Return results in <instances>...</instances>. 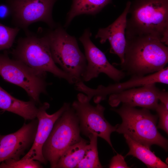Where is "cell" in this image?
<instances>
[{
	"label": "cell",
	"mask_w": 168,
	"mask_h": 168,
	"mask_svg": "<svg viewBox=\"0 0 168 168\" xmlns=\"http://www.w3.org/2000/svg\"><path fill=\"white\" fill-rule=\"evenodd\" d=\"M126 38L149 37L168 44V0H138L130 5Z\"/></svg>",
	"instance_id": "cell-1"
},
{
	"label": "cell",
	"mask_w": 168,
	"mask_h": 168,
	"mask_svg": "<svg viewBox=\"0 0 168 168\" xmlns=\"http://www.w3.org/2000/svg\"><path fill=\"white\" fill-rule=\"evenodd\" d=\"M122 70L132 76H143L164 68L168 62V48L159 40L149 37L126 38Z\"/></svg>",
	"instance_id": "cell-2"
},
{
	"label": "cell",
	"mask_w": 168,
	"mask_h": 168,
	"mask_svg": "<svg viewBox=\"0 0 168 168\" xmlns=\"http://www.w3.org/2000/svg\"><path fill=\"white\" fill-rule=\"evenodd\" d=\"M113 110L122 119V123L117 124L116 131L126 134L149 149L155 144L167 150L168 140L157 129V115L152 114L148 109H138L124 104L120 108Z\"/></svg>",
	"instance_id": "cell-3"
},
{
	"label": "cell",
	"mask_w": 168,
	"mask_h": 168,
	"mask_svg": "<svg viewBox=\"0 0 168 168\" xmlns=\"http://www.w3.org/2000/svg\"><path fill=\"white\" fill-rule=\"evenodd\" d=\"M26 33L25 37L18 39L16 47L12 51L14 59L36 71L49 72L70 84L76 83L72 77L59 68L54 62L46 33L42 36L29 31Z\"/></svg>",
	"instance_id": "cell-4"
},
{
	"label": "cell",
	"mask_w": 168,
	"mask_h": 168,
	"mask_svg": "<svg viewBox=\"0 0 168 168\" xmlns=\"http://www.w3.org/2000/svg\"><path fill=\"white\" fill-rule=\"evenodd\" d=\"M46 34L54 63L59 65L62 69L72 77L77 82L82 81L86 60L76 38L68 34L59 25Z\"/></svg>",
	"instance_id": "cell-5"
},
{
	"label": "cell",
	"mask_w": 168,
	"mask_h": 168,
	"mask_svg": "<svg viewBox=\"0 0 168 168\" xmlns=\"http://www.w3.org/2000/svg\"><path fill=\"white\" fill-rule=\"evenodd\" d=\"M78 120L70 106L57 120L42 149L43 157L55 168L60 157L69 147L79 141Z\"/></svg>",
	"instance_id": "cell-6"
},
{
	"label": "cell",
	"mask_w": 168,
	"mask_h": 168,
	"mask_svg": "<svg viewBox=\"0 0 168 168\" xmlns=\"http://www.w3.org/2000/svg\"><path fill=\"white\" fill-rule=\"evenodd\" d=\"M0 75L6 81L22 88L36 103H40L41 94H47L49 84L46 81V72L36 71L11 58L6 53L0 54Z\"/></svg>",
	"instance_id": "cell-7"
},
{
	"label": "cell",
	"mask_w": 168,
	"mask_h": 168,
	"mask_svg": "<svg viewBox=\"0 0 168 168\" xmlns=\"http://www.w3.org/2000/svg\"><path fill=\"white\" fill-rule=\"evenodd\" d=\"M77 97L72 107L77 118L80 132L88 137L90 134H95L105 140L113 148L110 136L116 131L117 125L112 126L105 118V108L99 103L96 106L92 105L83 93L78 94Z\"/></svg>",
	"instance_id": "cell-8"
},
{
	"label": "cell",
	"mask_w": 168,
	"mask_h": 168,
	"mask_svg": "<svg viewBox=\"0 0 168 168\" xmlns=\"http://www.w3.org/2000/svg\"><path fill=\"white\" fill-rule=\"evenodd\" d=\"M57 0H8L12 22L15 27L28 32L33 23L43 22L51 29L57 24L52 16L53 7Z\"/></svg>",
	"instance_id": "cell-9"
},
{
	"label": "cell",
	"mask_w": 168,
	"mask_h": 168,
	"mask_svg": "<svg viewBox=\"0 0 168 168\" xmlns=\"http://www.w3.org/2000/svg\"><path fill=\"white\" fill-rule=\"evenodd\" d=\"M90 30L86 29L79 39L83 46L87 61L82 81L88 82L102 73L114 80L119 82L124 77L125 73L109 62L104 54L92 42Z\"/></svg>",
	"instance_id": "cell-10"
},
{
	"label": "cell",
	"mask_w": 168,
	"mask_h": 168,
	"mask_svg": "<svg viewBox=\"0 0 168 168\" xmlns=\"http://www.w3.org/2000/svg\"><path fill=\"white\" fill-rule=\"evenodd\" d=\"M156 83L168 84V67L147 76L132 77L131 79L124 82L111 84L106 86L100 85L96 89L91 88L83 82H81L78 85L77 90L86 94L89 100L93 98L94 102L97 104L104 100L108 95L135 87Z\"/></svg>",
	"instance_id": "cell-11"
},
{
	"label": "cell",
	"mask_w": 168,
	"mask_h": 168,
	"mask_svg": "<svg viewBox=\"0 0 168 168\" xmlns=\"http://www.w3.org/2000/svg\"><path fill=\"white\" fill-rule=\"evenodd\" d=\"M38 124V119H34L29 123H24L14 133L0 134V163L9 159H20L25 151L32 146Z\"/></svg>",
	"instance_id": "cell-12"
},
{
	"label": "cell",
	"mask_w": 168,
	"mask_h": 168,
	"mask_svg": "<svg viewBox=\"0 0 168 168\" xmlns=\"http://www.w3.org/2000/svg\"><path fill=\"white\" fill-rule=\"evenodd\" d=\"M50 105L45 102L38 108L36 118L38 124L34 142L29 152L21 159H29L46 164L47 162L43 157L42 149L48 138L57 120L63 112L70 106V104L65 103L57 111L49 114L47 110Z\"/></svg>",
	"instance_id": "cell-13"
},
{
	"label": "cell",
	"mask_w": 168,
	"mask_h": 168,
	"mask_svg": "<svg viewBox=\"0 0 168 168\" xmlns=\"http://www.w3.org/2000/svg\"><path fill=\"white\" fill-rule=\"evenodd\" d=\"M155 84H148L110 95L109 103L112 107H117L122 103L132 107L138 106L155 110L158 104L160 91Z\"/></svg>",
	"instance_id": "cell-14"
},
{
	"label": "cell",
	"mask_w": 168,
	"mask_h": 168,
	"mask_svg": "<svg viewBox=\"0 0 168 168\" xmlns=\"http://www.w3.org/2000/svg\"><path fill=\"white\" fill-rule=\"evenodd\" d=\"M131 2H128L122 13L112 24L105 28L99 29L95 36L99 38L101 43L108 40L111 46L110 52L116 54L119 58L121 63L124 61L126 45L125 29L127 17Z\"/></svg>",
	"instance_id": "cell-15"
},
{
	"label": "cell",
	"mask_w": 168,
	"mask_h": 168,
	"mask_svg": "<svg viewBox=\"0 0 168 168\" xmlns=\"http://www.w3.org/2000/svg\"><path fill=\"white\" fill-rule=\"evenodd\" d=\"M32 100L22 101L12 96L0 86V109L17 114L25 120L36 118L38 108Z\"/></svg>",
	"instance_id": "cell-16"
},
{
	"label": "cell",
	"mask_w": 168,
	"mask_h": 168,
	"mask_svg": "<svg viewBox=\"0 0 168 168\" xmlns=\"http://www.w3.org/2000/svg\"><path fill=\"white\" fill-rule=\"evenodd\" d=\"M129 151L126 156L132 155L140 160L148 168H167L168 165L164 162L149 149L124 134Z\"/></svg>",
	"instance_id": "cell-17"
},
{
	"label": "cell",
	"mask_w": 168,
	"mask_h": 168,
	"mask_svg": "<svg viewBox=\"0 0 168 168\" xmlns=\"http://www.w3.org/2000/svg\"><path fill=\"white\" fill-rule=\"evenodd\" d=\"M111 0H73L68 13L65 27L76 16L83 14L95 15L100 12Z\"/></svg>",
	"instance_id": "cell-18"
},
{
	"label": "cell",
	"mask_w": 168,
	"mask_h": 168,
	"mask_svg": "<svg viewBox=\"0 0 168 168\" xmlns=\"http://www.w3.org/2000/svg\"><path fill=\"white\" fill-rule=\"evenodd\" d=\"M88 142L82 138L69 147L62 155L55 168H76L84 156Z\"/></svg>",
	"instance_id": "cell-19"
},
{
	"label": "cell",
	"mask_w": 168,
	"mask_h": 168,
	"mask_svg": "<svg viewBox=\"0 0 168 168\" xmlns=\"http://www.w3.org/2000/svg\"><path fill=\"white\" fill-rule=\"evenodd\" d=\"M88 137L90 142L84 156L77 166V168H100L103 166L100 164L98 155L97 138L95 134H91Z\"/></svg>",
	"instance_id": "cell-20"
},
{
	"label": "cell",
	"mask_w": 168,
	"mask_h": 168,
	"mask_svg": "<svg viewBox=\"0 0 168 168\" xmlns=\"http://www.w3.org/2000/svg\"><path fill=\"white\" fill-rule=\"evenodd\" d=\"M20 29L6 26L0 22V51L11 48Z\"/></svg>",
	"instance_id": "cell-21"
},
{
	"label": "cell",
	"mask_w": 168,
	"mask_h": 168,
	"mask_svg": "<svg viewBox=\"0 0 168 168\" xmlns=\"http://www.w3.org/2000/svg\"><path fill=\"white\" fill-rule=\"evenodd\" d=\"M0 168H41V163L29 159L16 160L12 159L6 160L1 162Z\"/></svg>",
	"instance_id": "cell-22"
},
{
	"label": "cell",
	"mask_w": 168,
	"mask_h": 168,
	"mask_svg": "<svg viewBox=\"0 0 168 168\" xmlns=\"http://www.w3.org/2000/svg\"><path fill=\"white\" fill-rule=\"evenodd\" d=\"M159 117L157 129L160 128L168 133V109L162 103L157 105L155 110Z\"/></svg>",
	"instance_id": "cell-23"
},
{
	"label": "cell",
	"mask_w": 168,
	"mask_h": 168,
	"mask_svg": "<svg viewBox=\"0 0 168 168\" xmlns=\"http://www.w3.org/2000/svg\"><path fill=\"white\" fill-rule=\"evenodd\" d=\"M110 168H128V166L124 160V157L121 154H117L113 157L110 163Z\"/></svg>",
	"instance_id": "cell-24"
},
{
	"label": "cell",
	"mask_w": 168,
	"mask_h": 168,
	"mask_svg": "<svg viewBox=\"0 0 168 168\" xmlns=\"http://www.w3.org/2000/svg\"><path fill=\"white\" fill-rule=\"evenodd\" d=\"M11 15V11L8 4H0V19H3Z\"/></svg>",
	"instance_id": "cell-25"
},
{
	"label": "cell",
	"mask_w": 168,
	"mask_h": 168,
	"mask_svg": "<svg viewBox=\"0 0 168 168\" xmlns=\"http://www.w3.org/2000/svg\"><path fill=\"white\" fill-rule=\"evenodd\" d=\"M158 98L161 102L168 109V93L164 90L160 91L158 93Z\"/></svg>",
	"instance_id": "cell-26"
}]
</instances>
